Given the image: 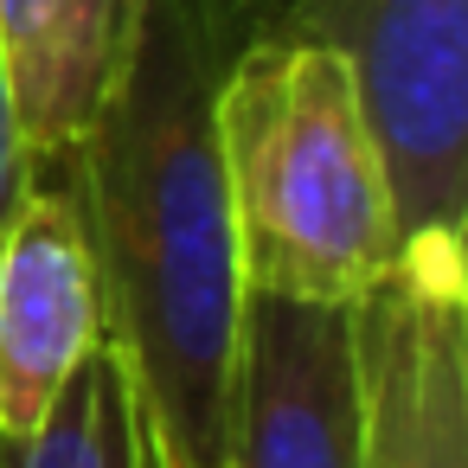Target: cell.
<instances>
[{"instance_id": "8", "label": "cell", "mask_w": 468, "mask_h": 468, "mask_svg": "<svg viewBox=\"0 0 468 468\" xmlns=\"http://www.w3.org/2000/svg\"><path fill=\"white\" fill-rule=\"evenodd\" d=\"M0 468H174V462L154 436V417L142 404L122 346L103 340L33 436L20 442L0 436Z\"/></svg>"}, {"instance_id": "7", "label": "cell", "mask_w": 468, "mask_h": 468, "mask_svg": "<svg viewBox=\"0 0 468 468\" xmlns=\"http://www.w3.org/2000/svg\"><path fill=\"white\" fill-rule=\"evenodd\" d=\"M0 71L33 180L58 174L90 135L110 78V0H0Z\"/></svg>"}, {"instance_id": "1", "label": "cell", "mask_w": 468, "mask_h": 468, "mask_svg": "<svg viewBox=\"0 0 468 468\" xmlns=\"http://www.w3.org/2000/svg\"><path fill=\"white\" fill-rule=\"evenodd\" d=\"M244 33L250 0H148L90 135L46 174L78 199L110 340L174 468L231 462L250 289L238 270L212 97Z\"/></svg>"}, {"instance_id": "5", "label": "cell", "mask_w": 468, "mask_h": 468, "mask_svg": "<svg viewBox=\"0 0 468 468\" xmlns=\"http://www.w3.org/2000/svg\"><path fill=\"white\" fill-rule=\"evenodd\" d=\"M103 340V282L78 199L65 180H33L0 225V436H33Z\"/></svg>"}, {"instance_id": "4", "label": "cell", "mask_w": 468, "mask_h": 468, "mask_svg": "<svg viewBox=\"0 0 468 468\" xmlns=\"http://www.w3.org/2000/svg\"><path fill=\"white\" fill-rule=\"evenodd\" d=\"M359 468H468V244H410L353 308Z\"/></svg>"}, {"instance_id": "3", "label": "cell", "mask_w": 468, "mask_h": 468, "mask_svg": "<svg viewBox=\"0 0 468 468\" xmlns=\"http://www.w3.org/2000/svg\"><path fill=\"white\" fill-rule=\"evenodd\" d=\"M250 27L346 65L391 180L398 250L468 244V0H250Z\"/></svg>"}, {"instance_id": "6", "label": "cell", "mask_w": 468, "mask_h": 468, "mask_svg": "<svg viewBox=\"0 0 468 468\" xmlns=\"http://www.w3.org/2000/svg\"><path fill=\"white\" fill-rule=\"evenodd\" d=\"M225 468H359L353 308L244 302V353Z\"/></svg>"}, {"instance_id": "9", "label": "cell", "mask_w": 468, "mask_h": 468, "mask_svg": "<svg viewBox=\"0 0 468 468\" xmlns=\"http://www.w3.org/2000/svg\"><path fill=\"white\" fill-rule=\"evenodd\" d=\"M27 186H33V167H27V142H20V122H14L7 71H0V225L14 218V206H20Z\"/></svg>"}, {"instance_id": "10", "label": "cell", "mask_w": 468, "mask_h": 468, "mask_svg": "<svg viewBox=\"0 0 468 468\" xmlns=\"http://www.w3.org/2000/svg\"><path fill=\"white\" fill-rule=\"evenodd\" d=\"M142 14H148V0H110V39H116V71H122V58H129V46H135V27H142ZM116 84V78H110Z\"/></svg>"}, {"instance_id": "2", "label": "cell", "mask_w": 468, "mask_h": 468, "mask_svg": "<svg viewBox=\"0 0 468 468\" xmlns=\"http://www.w3.org/2000/svg\"><path fill=\"white\" fill-rule=\"evenodd\" d=\"M212 135L250 295L359 308L391 276V180L327 46L250 27L218 71Z\"/></svg>"}]
</instances>
